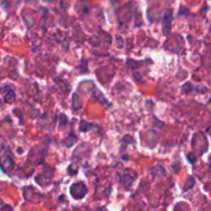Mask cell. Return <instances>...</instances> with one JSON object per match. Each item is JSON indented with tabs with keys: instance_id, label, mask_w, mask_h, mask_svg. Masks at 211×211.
I'll list each match as a JSON object with an SVG mask.
<instances>
[{
	"instance_id": "cell-1",
	"label": "cell",
	"mask_w": 211,
	"mask_h": 211,
	"mask_svg": "<svg viewBox=\"0 0 211 211\" xmlns=\"http://www.w3.org/2000/svg\"><path fill=\"white\" fill-rule=\"evenodd\" d=\"M0 166L5 172H8L14 168V161L7 148H3L0 152Z\"/></svg>"
},
{
	"instance_id": "cell-2",
	"label": "cell",
	"mask_w": 211,
	"mask_h": 211,
	"mask_svg": "<svg viewBox=\"0 0 211 211\" xmlns=\"http://www.w3.org/2000/svg\"><path fill=\"white\" fill-rule=\"evenodd\" d=\"M87 192H88L87 187H85V186L82 182H76V183L72 184L70 186V194L76 200L84 198L85 196V194H87Z\"/></svg>"
},
{
	"instance_id": "cell-3",
	"label": "cell",
	"mask_w": 211,
	"mask_h": 211,
	"mask_svg": "<svg viewBox=\"0 0 211 211\" xmlns=\"http://www.w3.org/2000/svg\"><path fill=\"white\" fill-rule=\"evenodd\" d=\"M172 15L173 12L171 9H167L164 15V20H163V31L166 35L169 34V31L171 28V22H172Z\"/></svg>"
},
{
	"instance_id": "cell-4",
	"label": "cell",
	"mask_w": 211,
	"mask_h": 211,
	"mask_svg": "<svg viewBox=\"0 0 211 211\" xmlns=\"http://www.w3.org/2000/svg\"><path fill=\"white\" fill-rule=\"evenodd\" d=\"M29 195H31V197H29L27 199V201H29V202H37V200L35 199L34 196H38V197H41V195L38 194L37 192L35 191L34 189H32L31 186H28V187H26V189H24V197L26 196H29Z\"/></svg>"
},
{
	"instance_id": "cell-5",
	"label": "cell",
	"mask_w": 211,
	"mask_h": 211,
	"mask_svg": "<svg viewBox=\"0 0 211 211\" xmlns=\"http://www.w3.org/2000/svg\"><path fill=\"white\" fill-rule=\"evenodd\" d=\"M136 176H131V175H123L121 177V182L123 186H125L126 187H129L131 184L133 183V181L135 180Z\"/></svg>"
},
{
	"instance_id": "cell-6",
	"label": "cell",
	"mask_w": 211,
	"mask_h": 211,
	"mask_svg": "<svg viewBox=\"0 0 211 211\" xmlns=\"http://www.w3.org/2000/svg\"><path fill=\"white\" fill-rule=\"evenodd\" d=\"M15 100V94L14 91H8L4 96V102L6 103H12Z\"/></svg>"
},
{
	"instance_id": "cell-7",
	"label": "cell",
	"mask_w": 211,
	"mask_h": 211,
	"mask_svg": "<svg viewBox=\"0 0 211 211\" xmlns=\"http://www.w3.org/2000/svg\"><path fill=\"white\" fill-rule=\"evenodd\" d=\"M152 170H155L157 172H152V174L153 176H157V177H162V175L165 174V169L161 166H156L155 168H152Z\"/></svg>"
},
{
	"instance_id": "cell-8",
	"label": "cell",
	"mask_w": 211,
	"mask_h": 211,
	"mask_svg": "<svg viewBox=\"0 0 211 211\" xmlns=\"http://www.w3.org/2000/svg\"><path fill=\"white\" fill-rule=\"evenodd\" d=\"M94 127H95L94 125L89 124L85 121H82V122H80V124H79V130L82 132H87L91 129V128H94Z\"/></svg>"
},
{
	"instance_id": "cell-9",
	"label": "cell",
	"mask_w": 211,
	"mask_h": 211,
	"mask_svg": "<svg viewBox=\"0 0 211 211\" xmlns=\"http://www.w3.org/2000/svg\"><path fill=\"white\" fill-rule=\"evenodd\" d=\"M193 89H194V87H193L191 82H186V85H182V93H189L193 91Z\"/></svg>"
},
{
	"instance_id": "cell-10",
	"label": "cell",
	"mask_w": 211,
	"mask_h": 211,
	"mask_svg": "<svg viewBox=\"0 0 211 211\" xmlns=\"http://www.w3.org/2000/svg\"><path fill=\"white\" fill-rule=\"evenodd\" d=\"M187 14H189V9H187L186 7H184V6H180L179 12H178V15H186Z\"/></svg>"
},
{
	"instance_id": "cell-11",
	"label": "cell",
	"mask_w": 211,
	"mask_h": 211,
	"mask_svg": "<svg viewBox=\"0 0 211 211\" xmlns=\"http://www.w3.org/2000/svg\"><path fill=\"white\" fill-rule=\"evenodd\" d=\"M1 211H12V207L10 206V205L5 204V205H3V206H2Z\"/></svg>"
},
{
	"instance_id": "cell-12",
	"label": "cell",
	"mask_w": 211,
	"mask_h": 211,
	"mask_svg": "<svg viewBox=\"0 0 211 211\" xmlns=\"http://www.w3.org/2000/svg\"><path fill=\"white\" fill-rule=\"evenodd\" d=\"M42 1L45 2V3H53L55 0H42Z\"/></svg>"
},
{
	"instance_id": "cell-13",
	"label": "cell",
	"mask_w": 211,
	"mask_h": 211,
	"mask_svg": "<svg viewBox=\"0 0 211 211\" xmlns=\"http://www.w3.org/2000/svg\"><path fill=\"white\" fill-rule=\"evenodd\" d=\"M0 102H1V101H0Z\"/></svg>"
}]
</instances>
